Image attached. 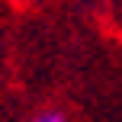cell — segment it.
Segmentation results:
<instances>
[{"instance_id":"obj_1","label":"cell","mask_w":122,"mask_h":122,"mask_svg":"<svg viewBox=\"0 0 122 122\" xmlns=\"http://www.w3.org/2000/svg\"><path fill=\"white\" fill-rule=\"evenodd\" d=\"M32 122H67L64 119V112H58V109H48V112H39Z\"/></svg>"}]
</instances>
